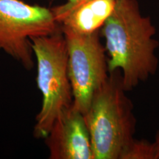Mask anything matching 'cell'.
Instances as JSON below:
<instances>
[{
	"label": "cell",
	"mask_w": 159,
	"mask_h": 159,
	"mask_svg": "<svg viewBox=\"0 0 159 159\" xmlns=\"http://www.w3.org/2000/svg\"><path fill=\"white\" fill-rule=\"evenodd\" d=\"M105 39L109 73L119 71L129 91L156 74L159 42L151 19L143 15L137 0H119L99 31Z\"/></svg>",
	"instance_id": "1"
},
{
	"label": "cell",
	"mask_w": 159,
	"mask_h": 159,
	"mask_svg": "<svg viewBox=\"0 0 159 159\" xmlns=\"http://www.w3.org/2000/svg\"><path fill=\"white\" fill-rule=\"evenodd\" d=\"M126 92L120 72L110 73L84 114L94 159H121L135 139L136 119Z\"/></svg>",
	"instance_id": "2"
},
{
	"label": "cell",
	"mask_w": 159,
	"mask_h": 159,
	"mask_svg": "<svg viewBox=\"0 0 159 159\" xmlns=\"http://www.w3.org/2000/svg\"><path fill=\"white\" fill-rule=\"evenodd\" d=\"M30 41L37 63V85L42 95L33 134L45 139L58 115L73 102L66 42L61 27L51 35L32 37Z\"/></svg>",
	"instance_id": "3"
},
{
	"label": "cell",
	"mask_w": 159,
	"mask_h": 159,
	"mask_svg": "<svg viewBox=\"0 0 159 159\" xmlns=\"http://www.w3.org/2000/svg\"><path fill=\"white\" fill-rule=\"evenodd\" d=\"M60 28L51 8L0 0V50L27 70L34 66L31 38L51 35Z\"/></svg>",
	"instance_id": "4"
},
{
	"label": "cell",
	"mask_w": 159,
	"mask_h": 159,
	"mask_svg": "<svg viewBox=\"0 0 159 159\" xmlns=\"http://www.w3.org/2000/svg\"><path fill=\"white\" fill-rule=\"evenodd\" d=\"M61 30L66 42L72 105L85 114L95 93L110 75L108 56L99 32L82 35L62 27Z\"/></svg>",
	"instance_id": "5"
},
{
	"label": "cell",
	"mask_w": 159,
	"mask_h": 159,
	"mask_svg": "<svg viewBox=\"0 0 159 159\" xmlns=\"http://www.w3.org/2000/svg\"><path fill=\"white\" fill-rule=\"evenodd\" d=\"M45 140L51 159H94L84 114L72 105L58 115Z\"/></svg>",
	"instance_id": "6"
},
{
	"label": "cell",
	"mask_w": 159,
	"mask_h": 159,
	"mask_svg": "<svg viewBox=\"0 0 159 159\" xmlns=\"http://www.w3.org/2000/svg\"><path fill=\"white\" fill-rule=\"evenodd\" d=\"M119 0H87L77 6L60 24L78 34L99 32L114 11Z\"/></svg>",
	"instance_id": "7"
},
{
	"label": "cell",
	"mask_w": 159,
	"mask_h": 159,
	"mask_svg": "<svg viewBox=\"0 0 159 159\" xmlns=\"http://www.w3.org/2000/svg\"><path fill=\"white\" fill-rule=\"evenodd\" d=\"M121 159H156L153 142L134 139L124 151Z\"/></svg>",
	"instance_id": "8"
},
{
	"label": "cell",
	"mask_w": 159,
	"mask_h": 159,
	"mask_svg": "<svg viewBox=\"0 0 159 159\" xmlns=\"http://www.w3.org/2000/svg\"><path fill=\"white\" fill-rule=\"evenodd\" d=\"M87 0H66L65 3L62 5L55 6L51 7L53 15L57 22L61 24L62 21L68 16L75 7L82 4Z\"/></svg>",
	"instance_id": "9"
},
{
	"label": "cell",
	"mask_w": 159,
	"mask_h": 159,
	"mask_svg": "<svg viewBox=\"0 0 159 159\" xmlns=\"http://www.w3.org/2000/svg\"><path fill=\"white\" fill-rule=\"evenodd\" d=\"M155 150H156V159H159V129L157 131L153 142Z\"/></svg>",
	"instance_id": "10"
}]
</instances>
